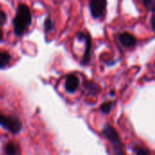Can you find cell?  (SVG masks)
I'll return each mask as SVG.
<instances>
[{
	"instance_id": "6da1fadb",
	"label": "cell",
	"mask_w": 155,
	"mask_h": 155,
	"mask_svg": "<svg viewBox=\"0 0 155 155\" xmlns=\"http://www.w3.org/2000/svg\"><path fill=\"white\" fill-rule=\"evenodd\" d=\"M31 22L32 15L28 6L24 4L19 5L16 10L15 16L13 20L15 35L16 36H22L28 29L29 25H31Z\"/></svg>"
},
{
	"instance_id": "7a4b0ae2",
	"label": "cell",
	"mask_w": 155,
	"mask_h": 155,
	"mask_svg": "<svg viewBox=\"0 0 155 155\" xmlns=\"http://www.w3.org/2000/svg\"><path fill=\"white\" fill-rule=\"evenodd\" d=\"M102 134L109 141L113 149L114 155H125L124 151V145L119 137V134L110 124H106L103 127Z\"/></svg>"
},
{
	"instance_id": "3957f363",
	"label": "cell",
	"mask_w": 155,
	"mask_h": 155,
	"mask_svg": "<svg viewBox=\"0 0 155 155\" xmlns=\"http://www.w3.org/2000/svg\"><path fill=\"white\" fill-rule=\"evenodd\" d=\"M0 126L13 134H16L22 129V122L16 116H6L0 114Z\"/></svg>"
},
{
	"instance_id": "277c9868",
	"label": "cell",
	"mask_w": 155,
	"mask_h": 155,
	"mask_svg": "<svg viewBox=\"0 0 155 155\" xmlns=\"http://www.w3.org/2000/svg\"><path fill=\"white\" fill-rule=\"evenodd\" d=\"M107 0H89V9L94 18H100L106 9Z\"/></svg>"
},
{
	"instance_id": "5b68a950",
	"label": "cell",
	"mask_w": 155,
	"mask_h": 155,
	"mask_svg": "<svg viewBox=\"0 0 155 155\" xmlns=\"http://www.w3.org/2000/svg\"><path fill=\"white\" fill-rule=\"evenodd\" d=\"M76 37L79 40H84L85 41V51L84 53L83 60H82V64L83 65H87L88 63L90 62L91 58V49H92V37L89 34H84L83 32H78L76 34Z\"/></svg>"
},
{
	"instance_id": "8992f818",
	"label": "cell",
	"mask_w": 155,
	"mask_h": 155,
	"mask_svg": "<svg viewBox=\"0 0 155 155\" xmlns=\"http://www.w3.org/2000/svg\"><path fill=\"white\" fill-rule=\"evenodd\" d=\"M79 84H80V81H79L78 77L76 75H74V74H69L66 77L64 87H65L66 92H68L70 94H73L78 89Z\"/></svg>"
},
{
	"instance_id": "52a82bcc",
	"label": "cell",
	"mask_w": 155,
	"mask_h": 155,
	"mask_svg": "<svg viewBox=\"0 0 155 155\" xmlns=\"http://www.w3.org/2000/svg\"><path fill=\"white\" fill-rule=\"evenodd\" d=\"M119 40L121 44L126 48H133L137 44V39L130 33H122L119 35Z\"/></svg>"
},
{
	"instance_id": "ba28073f",
	"label": "cell",
	"mask_w": 155,
	"mask_h": 155,
	"mask_svg": "<svg viewBox=\"0 0 155 155\" xmlns=\"http://www.w3.org/2000/svg\"><path fill=\"white\" fill-rule=\"evenodd\" d=\"M5 153L6 155H20L21 149L18 143L15 142H9L5 146Z\"/></svg>"
},
{
	"instance_id": "9c48e42d",
	"label": "cell",
	"mask_w": 155,
	"mask_h": 155,
	"mask_svg": "<svg viewBox=\"0 0 155 155\" xmlns=\"http://www.w3.org/2000/svg\"><path fill=\"white\" fill-rule=\"evenodd\" d=\"M11 60V55L7 52L0 51V69L5 67Z\"/></svg>"
},
{
	"instance_id": "30bf717a",
	"label": "cell",
	"mask_w": 155,
	"mask_h": 155,
	"mask_svg": "<svg viewBox=\"0 0 155 155\" xmlns=\"http://www.w3.org/2000/svg\"><path fill=\"white\" fill-rule=\"evenodd\" d=\"M114 104V102H105V103L102 104V105L100 106V110H101V112H102L103 114H110V112L112 111Z\"/></svg>"
},
{
	"instance_id": "8fae6325",
	"label": "cell",
	"mask_w": 155,
	"mask_h": 155,
	"mask_svg": "<svg viewBox=\"0 0 155 155\" xmlns=\"http://www.w3.org/2000/svg\"><path fill=\"white\" fill-rule=\"evenodd\" d=\"M44 28H45V32H50L54 29V23H53V20L51 19L50 16L45 18V23H44Z\"/></svg>"
},
{
	"instance_id": "7c38bea8",
	"label": "cell",
	"mask_w": 155,
	"mask_h": 155,
	"mask_svg": "<svg viewBox=\"0 0 155 155\" xmlns=\"http://www.w3.org/2000/svg\"><path fill=\"white\" fill-rule=\"evenodd\" d=\"M143 5L145 8L151 9L153 13H154V3L153 0H142Z\"/></svg>"
},
{
	"instance_id": "4fadbf2b",
	"label": "cell",
	"mask_w": 155,
	"mask_h": 155,
	"mask_svg": "<svg viewBox=\"0 0 155 155\" xmlns=\"http://www.w3.org/2000/svg\"><path fill=\"white\" fill-rule=\"evenodd\" d=\"M136 155H151V153L149 150L145 148H139L136 152Z\"/></svg>"
},
{
	"instance_id": "5bb4252c",
	"label": "cell",
	"mask_w": 155,
	"mask_h": 155,
	"mask_svg": "<svg viewBox=\"0 0 155 155\" xmlns=\"http://www.w3.org/2000/svg\"><path fill=\"white\" fill-rule=\"evenodd\" d=\"M5 23H6V15L2 10H0V25H4Z\"/></svg>"
},
{
	"instance_id": "9a60e30c",
	"label": "cell",
	"mask_w": 155,
	"mask_h": 155,
	"mask_svg": "<svg viewBox=\"0 0 155 155\" xmlns=\"http://www.w3.org/2000/svg\"><path fill=\"white\" fill-rule=\"evenodd\" d=\"M153 23H154V18H153V15L152 16V19H151V24H152V28H153V30H154V25H153Z\"/></svg>"
},
{
	"instance_id": "2e32d148",
	"label": "cell",
	"mask_w": 155,
	"mask_h": 155,
	"mask_svg": "<svg viewBox=\"0 0 155 155\" xmlns=\"http://www.w3.org/2000/svg\"><path fill=\"white\" fill-rule=\"evenodd\" d=\"M3 39V32H2V30L0 29V41Z\"/></svg>"
}]
</instances>
